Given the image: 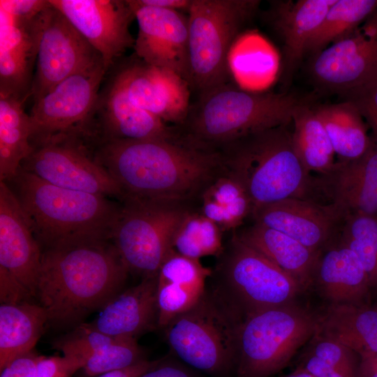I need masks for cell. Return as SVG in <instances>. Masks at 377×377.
<instances>
[{
  "instance_id": "cell-13",
  "label": "cell",
  "mask_w": 377,
  "mask_h": 377,
  "mask_svg": "<svg viewBox=\"0 0 377 377\" xmlns=\"http://www.w3.org/2000/svg\"><path fill=\"white\" fill-rule=\"evenodd\" d=\"M77 137H57L34 145L20 168L59 187L120 200L118 184Z\"/></svg>"
},
{
  "instance_id": "cell-29",
  "label": "cell",
  "mask_w": 377,
  "mask_h": 377,
  "mask_svg": "<svg viewBox=\"0 0 377 377\" xmlns=\"http://www.w3.org/2000/svg\"><path fill=\"white\" fill-rule=\"evenodd\" d=\"M323 123L339 162H350L363 156L371 145L367 124L350 101L313 108Z\"/></svg>"
},
{
  "instance_id": "cell-33",
  "label": "cell",
  "mask_w": 377,
  "mask_h": 377,
  "mask_svg": "<svg viewBox=\"0 0 377 377\" xmlns=\"http://www.w3.org/2000/svg\"><path fill=\"white\" fill-rule=\"evenodd\" d=\"M200 211L223 230L239 226L252 213V205L243 186L225 169L202 194Z\"/></svg>"
},
{
  "instance_id": "cell-31",
  "label": "cell",
  "mask_w": 377,
  "mask_h": 377,
  "mask_svg": "<svg viewBox=\"0 0 377 377\" xmlns=\"http://www.w3.org/2000/svg\"><path fill=\"white\" fill-rule=\"evenodd\" d=\"M336 0H300L276 8V26L282 36L286 61L295 64Z\"/></svg>"
},
{
  "instance_id": "cell-27",
  "label": "cell",
  "mask_w": 377,
  "mask_h": 377,
  "mask_svg": "<svg viewBox=\"0 0 377 377\" xmlns=\"http://www.w3.org/2000/svg\"><path fill=\"white\" fill-rule=\"evenodd\" d=\"M318 334L356 353H377V304H331L320 317Z\"/></svg>"
},
{
  "instance_id": "cell-24",
  "label": "cell",
  "mask_w": 377,
  "mask_h": 377,
  "mask_svg": "<svg viewBox=\"0 0 377 377\" xmlns=\"http://www.w3.org/2000/svg\"><path fill=\"white\" fill-rule=\"evenodd\" d=\"M212 274V271L198 260L173 250L157 275L158 327L164 329L172 319L193 306L204 293L206 280Z\"/></svg>"
},
{
  "instance_id": "cell-37",
  "label": "cell",
  "mask_w": 377,
  "mask_h": 377,
  "mask_svg": "<svg viewBox=\"0 0 377 377\" xmlns=\"http://www.w3.org/2000/svg\"><path fill=\"white\" fill-rule=\"evenodd\" d=\"M146 360L135 339L120 337L89 357L81 369L87 376L95 377Z\"/></svg>"
},
{
  "instance_id": "cell-4",
  "label": "cell",
  "mask_w": 377,
  "mask_h": 377,
  "mask_svg": "<svg viewBox=\"0 0 377 377\" xmlns=\"http://www.w3.org/2000/svg\"><path fill=\"white\" fill-rule=\"evenodd\" d=\"M11 182L43 249L87 238L110 239L121 204L51 184L22 168Z\"/></svg>"
},
{
  "instance_id": "cell-45",
  "label": "cell",
  "mask_w": 377,
  "mask_h": 377,
  "mask_svg": "<svg viewBox=\"0 0 377 377\" xmlns=\"http://www.w3.org/2000/svg\"><path fill=\"white\" fill-rule=\"evenodd\" d=\"M300 367L313 377H350L309 353L305 355Z\"/></svg>"
},
{
  "instance_id": "cell-43",
  "label": "cell",
  "mask_w": 377,
  "mask_h": 377,
  "mask_svg": "<svg viewBox=\"0 0 377 377\" xmlns=\"http://www.w3.org/2000/svg\"><path fill=\"white\" fill-rule=\"evenodd\" d=\"M49 5V0H0L1 10L25 20L34 19Z\"/></svg>"
},
{
  "instance_id": "cell-40",
  "label": "cell",
  "mask_w": 377,
  "mask_h": 377,
  "mask_svg": "<svg viewBox=\"0 0 377 377\" xmlns=\"http://www.w3.org/2000/svg\"><path fill=\"white\" fill-rule=\"evenodd\" d=\"M346 97L358 108L371 129V140L377 144V80Z\"/></svg>"
},
{
  "instance_id": "cell-34",
  "label": "cell",
  "mask_w": 377,
  "mask_h": 377,
  "mask_svg": "<svg viewBox=\"0 0 377 377\" xmlns=\"http://www.w3.org/2000/svg\"><path fill=\"white\" fill-rule=\"evenodd\" d=\"M377 8V0H336L309 40L306 52L316 54L360 26Z\"/></svg>"
},
{
  "instance_id": "cell-14",
  "label": "cell",
  "mask_w": 377,
  "mask_h": 377,
  "mask_svg": "<svg viewBox=\"0 0 377 377\" xmlns=\"http://www.w3.org/2000/svg\"><path fill=\"white\" fill-rule=\"evenodd\" d=\"M310 71L320 87L347 96L377 80V8L350 34L316 54Z\"/></svg>"
},
{
  "instance_id": "cell-7",
  "label": "cell",
  "mask_w": 377,
  "mask_h": 377,
  "mask_svg": "<svg viewBox=\"0 0 377 377\" xmlns=\"http://www.w3.org/2000/svg\"><path fill=\"white\" fill-rule=\"evenodd\" d=\"M320 317L294 302L242 319L237 336V377H270L318 334Z\"/></svg>"
},
{
  "instance_id": "cell-8",
  "label": "cell",
  "mask_w": 377,
  "mask_h": 377,
  "mask_svg": "<svg viewBox=\"0 0 377 377\" xmlns=\"http://www.w3.org/2000/svg\"><path fill=\"white\" fill-rule=\"evenodd\" d=\"M212 274V286L244 319L259 311L293 303L300 284L263 255L244 243L235 232Z\"/></svg>"
},
{
  "instance_id": "cell-9",
  "label": "cell",
  "mask_w": 377,
  "mask_h": 377,
  "mask_svg": "<svg viewBox=\"0 0 377 377\" xmlns=\"http://www.w3.org/2000/svg\"><path fill=\"white\" fill-rule=\"evenodd\" d=\"M258 3L192 0L187 12L190 87L201 93L228 82L230 48Z\"/></svg>"
},
{
  "instance_id": "cell-23",
  "label": "cell",
  "mask_w": 377,
  "mask_h": 377,
  "mask_svg": "<svg viewBox=\"0 0 377 377\" xmlns=\"http://www.w3.org/2000/svg\"><path fill=\"white\" fill-rule=\"evenodd\" d=\"M34 19L18 18L0 9V94L24 101L31 96L36 61Z\"/></svg>"
},
{
  "instance_id": "cell-32",
  "label": "cell",
  "mask_w": 377,
  "mask_h": 377,
  "mask_svg": "<svg viewBox=\"0 0 377 377\" xmlns=\"http://www.w3.org/2000/svg\"><path fill=\"white\" fill-rule=\"evenodd\" d=\"M292 122V143L294 151L305 170L322 175L334 166L335 153L313 108L300 103L295 110Z\"/></svg>"
},
{
  "instance_id": "cell-20",
  "label": "cell",
  "mask_w": 377,
  "mask_h": 377,
  "mask_svg": "<svg viewBox=\"0 0 377 377\" xmlns=\"http://www.w3.org/2000/svg\"><path fill=\"white\" fill-rule=\"evenodd\" d=\"M323 194L344 217L352 213L377 216V144L371 140L367 153L350 162L337 161L327 173L316 177Z\"/></svg>"
},
{
  "instance_id": "cell-22",
  "label": "cell",
  "mask_w": 377,
  "mask_h": 377,
  "mask_svg": "<svg viewBox=\"0 0 377 377\" xmlns=\"http://www.w3.org/2000/svg\"><path fill=\"white\" fill-rule=\"evenodd\" d=\"M156 289L157 276L142 279L110 299L90 324L108 335L136 339L158 327Z\"/></svg>"
},
{
  "instance_id": "cell-46",
  "label": "cell",
  "mask_w": 377,
  "mask_h": 377,
  "mask_svg": "<svg viewBox=\"0 0 377 377\" xmlns=\"http://www.w3.org/2000/svg\"><path fill=\"white\" fill-rule=\"evenodd\" d=\"M42 357L33 350L17 357L10 362L11 377H35L38 363Z\"/></svg>"
},
{
  "instance_id": "cell-6",
  "label": "cell",
  "mask_w": 377,
  "mask_h": 377,
  "mask_svg": "<svg viewBox=\"0 0 377 377\" xmlns=\"http://www.w3.org/2000/svg\"><path fill=\"white\" fill-rule=\"evenodd\" d=\"M242 319L213 287L164 328L177 359L215 377L235 373L237 343Z\"/></svg>"
},
{
  "instance_id": "cell-1",
  "label": "cell",
  "mask_w": 377,
  "mask_h": 377,
  "mask_svg": "<svg viewBox=\"0 0 377 377\" xmlns=\"http://www.w3.org/2000/svg\"><path fill=\"white\" fill-rule=\"evenodd\" d=\"M96 160L125 199L191 205L223 171L219 151L172 139L102 140Z\"/></svg>"
},
{
  "instance_id": "cell-28",
  "label": "cell",
  "mask_w": 377,
  "mask_h": 377,
  "mask_svg": "<svg viewBox=\"0 0 377 377\" xmlns=\"http://www.w3.org/2000/svg\"><path fill=\"white\" fill-rule=\"evenodd\" d=\"M47 323L46 311L40 304L29 301L1 304L0 370L31 351Z\"/></svg>"
},
{
  "instance_id": "cell-47",
  "label": "cell",
  "mask_w": 377,
  "mask_h": 377,
  "mask_svg": "<svg viewBox=\"0 0 377 377\" xmlns=\"http://www.w3.org/2000/svg\"><path fill=\"white\" fill-rule=\"evenodd\" d=\"M358 355V377H377V353L362 351Z\"/></svg>"
},
{
  "instance_id": "cell-35",
  "label": "cell",
  "mask_w": 377,
  "mask_h": 377,
  "mask_svg": "<svg viewBox=\"0 0 377 377\" xmlns=\"http://www.w3.org/2000/svg\"><path fill=\"white\" fill-rule=\"evenodd\" d=\"M172 244L179 254L198 260L209 256L219 257L224 249L221 230L195 210L189 212L181 223Z\"/></svg>"
},
{
  "instance_id": "cell-18",
  "label": "cell",
  "mask_w": 377,
  "mask_h": 377,
  "mask_svg": "<svg viewBox=\"0 0 377 377\" xmlns=\"http://www.w3.org/2000/svg\"><path fill=\"white\" fill-rule=\"evenodd\" d=\"M251 216L254 222L280 231L318 253L337 241L344 218L331 204L300 198L264 206Z\"/></svg>"
},
{
  "instance_id": "cell-48",
  "label": "cell",
  "mask_w": 377,
  "mask_h": 377,
  "mask_svg": "<svg viewBox=\"0 0 377 377\" xmlns=\"http://www.w3.org/2000/svg\"><path fill=\"white\" fill-rule=\"evenodd\" d=\"M140 3L152 7L161 8L177 11L188 12L192 0H138Z\"/></svg>"
},
{
  "instance_id": "cell-49",
  "label": "cell",
  "mask_w": 377,
  "mask_h": 377,
  "mask_svg": "<svg viewBox=\"0 0 377 377\" xmlns=\"http://www.w3.org/2000/svg\"><path fill=\"white\" fill-rule=\"evenodd\" d=\"M147 362H141L131 367L108 372L96 377H140L149 369Z\"/></svg>"
},
{
  "instance_id": "cell-26",
  "label": "cell",
  "mask_w": 377,
  "mask_h": 377,
  "mask_svg": "<svg viewBox=\"0 0 377 377\" xmlns=\"http://www.w3.org/2000/svg\"><path fill=\"white\" fill-rule=\"evenodd\" d=\"M235 233L244 243L293 277L303 289L313 282L321 252H314L291 237L256 222Z\"/></svg>"
},
{
  "instance_id": "cell-19",
  "label": "cell",
  "mask_w": 377,
  "mask_h": 377,
  "mask_svg": "<svg viewBox=\"0 0 377 377\" xmlns=\"http://www.w3.org/2000/svg\"><path fill=\"white\" fill-rule=\"evenodd\" d=\"M43 250L13 189L0 182V266L12 274L32 297L37 283Z\"/></svg>"
},
{
  "instance_id": "cell-11",
  "label": "cell",
  "mask_w": 377,
  "mask_h": 377,
  "mask_svg": "<svg viewBox=\"0 0 377 377\" xmlns=\"http://www.w3.org/2000/svg\"><path fill=\"white\" fill-rule=\"evenodd\" d=\"M33 27L36 45L31 90L34 102L68 77L103 64L99 53L50 3L35 17Z\"/></svg>"
},
{
  "instance_id": "cell-16",
  "label": "cell",
  "mask_w": 377,
  "mask_h": 377,
  "mask_svg": "<svg viewBox=\"0 0 377 377\" xmlns=\"http://www.w3.org/2000/svg\"><path fill=\"white\" fill-rule=\"evenodd\" d=\"M128 1L138 26L133 47L136 57L151 66L172 71L188 82V17L180 11Z\"/></svg>"
},
{
  "instance_id": "cell-10",
  "label": "cell",
  "mask_w": 377,
  "mask_h": 377,
  "mask_svg": "<svg viewBox=\"0 0 377 377\" xmlns=\"http://www.w3.org/2000/svg\"><path fill=\"white\" fill-rule=\"evenodd\" d=\"M110 239L129 272L156 277L175 250L173 238L193 206L151 200H121Z\"/></svg>"
},
{
  "instance_id": "cell-21",
  "label": "cell",
  "mask_w": 377,
  "mask_h": 377,
  "mask_svg": "<svg viewBox=\"0 0 377 377\" xmlns=\"http://www.w3.org/2000/svg\"><path fill=\"white\" fill-rule=\"evenodd\" d=\"M95 114L99 117L103 140L172 139L179 135L177 127L133 104L114 75L100 91Z\"/></svg>"
},
{
  "instance_id": "cell-12",
  "label": "cell",
  "mask_w": 377,
  "mask_h": 377,
  "mask_svg": "<svg viewBox=\"0 0 377 377\" xmlns=\"http://www.w3.org/2000/svg\"><path fill=\"white\" fill-rule=\"evenodd\" d=\"M107 71L103 64L75 74L34 102L29 117L31 144L77 135L94 117L100 87Z\"/></svg>"
},
{
  "instance_id": "cell-5",
  "label": "cell",
  "mask_w": 377,
  "mask_h": 377,
  "mask_svg": "<svg viewBox=\"0 0 377 377\" xmlns=\"http://www.w3.org/2000/svg\"><path fill=\"white\" fill-rule=\"evenodd\" d=\"M300 103L292 95L254 93L227 82L201 92L178 128L192 144L217 151L254 132L288 125Z\"/></svg>"
},
{
  "instance_id": "cell-2",
  "label": "cell",
  "mask_w": 377,
  "mask_h": 377,
  "mask_svg": "<svg viewBox=\"0 0 377 377\" xmlns=\"http://www.w3.org/2000/svg\"><path fill=\"white\" fill-rule=\"evenodd\" d=\"M37 298L48 323L76 327L122 291L129 272L108 238H87L43 249Z\"/></svg>"
},
{
  "instance_id": "cell-25",
  "label": "cell",
  "mask_w": 377,
  "mask_h": 377,
  "mask_svg": "<svg viewBox=\"0 0 377 377\" xmlns=\"http://www.w3.org/2000/svg\"><path fill=\"white\" fill-rule=\"evenodd\" d=\"M331 304L370 303L369 278L357 256L334 242L320 254L313 282Z\"/></svg>"
},
{
  "instance_id": "cell-51",
  "label": "cell",
  "mask_w": 377,
  "mask_h": 377,
  "mask_svg": "<svg viewBox=\"0 0 377 377\" xmlns=\"http://www.w3.org/2000/svg\"><path fill=\"white\" fill-rule=\"evenodd\" d=\"M376 282H377V278H376V283H375V286H374V288H375V286H376Z\"/></svg>"
},
{
  "instance_id": "cell-41",
  "label": "cell",
  "mask_w": 377,
  "mask_h": 377,
  "mask_svg": "<svg viewBox=\"0 0 377 377\" xmlns=\"http://www.w3.org/2000/svg\"><path fill=\"white\" fill-rule=\"evenodd\" d=\"M80 369L76 362L64 356H43L38 363L35 377H72Z\"/></svg>"
},
{
  "instance_id": "cell-36",
  "label": "cell",
  "mask_w": 377,
  "mask_h": 377,
  "mask_svg": "<svg viewBox=\"0 0 377 377\" xmlns=\"http://www.w3.org/2000/svg\"><path fill=\"white\" fill-rule=\"evenodd\" d=\"M336 242L357 256L374 288L377 278V216L363 213L346 215Z\"/></svg>"
},
{
  "instance_id": "cell-52",
  "label": "cell",
  "mask_w": 377,
  "mask_h": 377,
  "mask_svg": "<svg viewBox=\"0 0 377 377\" xmlns=\"http://www.w3.org/2000/svg\"><path fill=\"white\" fill-rule=\"evenodd\" d=\"M375 288H377V282H376V286H375Z\"/></svg>"
},
{
  "instance_id": "cell-17",
  "label": "cell",
  "mask_w": 377,
  "mask_h": 377,
  "mask_svg": "<svg viewBox=\"0 0 377 377\" xmlns=\"http://www.w3.org/2000/svg\"><path fill=\"white\" fill-rule=\"evenodd\" d=\"M131 101L165 124L182 126L190 110V85L176 73L137 57L113 74Z\"/></svg>"
},
{
  "instance_id": "cell-30",
  "label": "cell",
  "mask_w": 377,
  "mask_h": 377,
  "mask_svg": "<svg viewBox=\"0 0 377 377\" xmlns=\"http://www.w3.org/2000/svg\"><path fill=\"white\" fill-rule=\"evenodd\" d=\"M24 101L0 94V179L10 182L22 163L31 154V122Z\"/></svg>"
},
{
  "instance_id": "cell-39",
  "label": "cell",
  "mask_w": 377,
  "mask_h": 377,
  "mask_svg": "<svg viewBox=\"0 0 377 377\" xmlns=\"http://www.w3.org/2000/svg\"><path fill=\"white\" fill-rule=\"evenodd\" d=\"M309 353L350 377H358L360 356L347 346L319 334L311 339Z\"/></svg>"
},
{
  "instance_id": "cell-50",
  "label": "cell",
  "mask_w": 377,
  "mask_h": 377,
  "mask_svg": "<svg viewBox=\"0 0 377 377\" xmlns=\"http://www.w3.org/2000/svg\"><path fill=\"white\" fill-rule=\"evenodd\" d=\"M281 377H313L312 375H311L309 372L305 371L304 369L299 367L297 369L295 370L294 371L283 376Z\"/></svg>"
},
{
  "instance_id": "cell-3",
  "label": "cell",
  "mask_w": 377,
  "mask_h": 377,
  "mask_svg": "<svg viewBox=\"0 0 377 377\" xmlns=\"http://www.w3.org/2000/svg\"><path fill=\"white\" fill-rule=\"evenodd\" d=\"M287 126L254 132L217 149L224 169L249 195L251 215L278 201L315 200L318 194L316 177L305 170L297 156Z\"/></svg>"
},
{
  "instance_id": "cell-44",
  "label": "cell",
  "mask_w": 377,
  "mask_h": 377,
  "mask_svg": "<svg viewBox=\"0 0 377 377\" xmlns=\"http://www.w3.org/2000/svg\"><path fill=\"white\" fill-rule=\"evenodd\" d=\"M198 372L178 359L165 357L140 377H200Z\"/></svg>"
},
{
  "instance_id": "cell-42",
  "label": "cell",
  "mask_w": 377,
  "mask_h": 377,
  "mask_svg": "<svg viewBox=\"0 0 377 377\" xmlns=\"http://www.w3.org/2000/svg\"><path fill=\"white\" fill-rule=\"evenodd\" d=\"M32 297L24 286L8 270L0 266L1 304L31 302Z\"/></svg>"
},
{
  "instance_id": "cell-38",
  "label": "cell",
  "mask_w": 377,
  "mask_h": 377,
  "mask_svg": "<svg viewBox=\"0 0 377 377\" xmlns=\"http://www.w3.org/2000/svg\"><path fill=\"white\" fill-rule=\"evenodd\" d=\"M118 338L100 332L90 323H81L56 340L52 346L82 369L89 357Z\"/></svg>"
},
{
  "instance_id": "cell-15",
  "label": "cell",
  "mask_w": 377,
  "mask_h": 377,
  "mask_svg": "<svg viewBox=\"0 0 377 377\" xmlns=\"http://www.w3.org/2000/svg\"><path fill=\"white\" fill-rule=\"evenodd\" d=\"M101 56L107 73L133 47L129 27L135 19L128 0H49Z\"/></svg>"
}]
</instances>
